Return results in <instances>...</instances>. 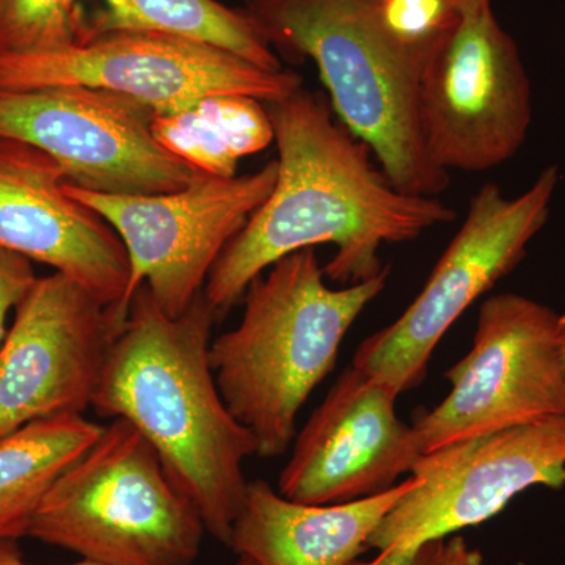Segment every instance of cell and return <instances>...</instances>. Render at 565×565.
Returning <instances> with one entry per match:
<instances>
[{"mask_svg":"<svg viewBox=\"0 0 565 565\" xmlns=\"http://www.w3.org/2000/svg\"><path fill=\"white\" fill-rule=\"evenodd\" d=\"M92 36L82 0H0V54L61 51Z\"/></svg>","mask_w":565,"mask_h":565,"instance_id":"obj_20","label":"cell"},{"mask_svg":"<svg viewBox=\"0 0 565 565\" xmlns=\"http://www.w3.org/2000/svg\"><path fill=\"white\" fill-rule=\"evenodd\" d=\"M416 482L411 475L363 500L303 504L255 479L248 482L228 546L255 565H349L370 548L371 535Z\"/></svg>","mask_w":565,"mask_h":565,"instance_id":"obj_16","label":"cell"},{"mask_svg":"<svg viewBox=\"0 0 565 565\" xmlns=\"http://www.w3.org/2000/svg\"><path fill=\"white\" fill-rule=\"evenodd\" d=\"M559 343L565 356V315H559Z\"/></svg>","mask_w":565,"mask_h":565,"instance_id":"obj_26","label":"cell"},{"mask_svg":"<svg viewBox=\"0 0 565 565\" xmlns=\"http://www.w3.org/2000/svg\"><path fill=\"white\" fill-rule=\"evenodd\" d=\"M266 107L278 150L277 181L212 266L203 292L218 315L294 252L332 244L326 278L356 285L385 269L384 245L412 243L455 221L456 211L438 196L399 191L375 167L370 148L334 120L319 93L302 87Z\"/></svg>","mask_w":565,"mask_h":565,"instance_id":"obj_1","label":"cell"},{"mask_svg":"<svg viewBox=\"0 0 565 565\" xmlns=\"http://www.w3.org/2000/svg\"><path fill=\"white\" fill-rule=\"evenodd\" d=\"M152 117L136 99L82 85L0 90V137L50 154L68 184L109 195L174 192L206 177L156 140Z\"/></svg>","mask_w":565,"mask_h":565,"instance_id":"obj_11","label":"cell"},{"mask_svg":"<svg viewBox=\"0 0 565 565\" xmlns=\"http://www.w3.org/2000/svg\"><path fill=\"white\" fill-rule=\"evenodd\" d=\"M156 140L212 178L236 177L237 163L274 141L266 103L245 95H212L185 109L154 114Z\"/></svg>","mask_w":565,"mask_h":565,"instance_id":"obj_18","label":"cell"},{"mask_svg":"<svg viewBox=\"0 0 565 565\" xmlns=\"http://www.w3.org/2000/svg\"><path fill=\"white\" fill-rule=\"evenodd\" d=\"M54 85L114 92L169 114L212 95L280 102L303 79L296 71L262 68L210 44L156 32H106L66 50L0 54V90Z\"/></svg>","mask_w":565,"mask_h":565,"instance_id":"obj_9","label":"cell"},{"mask_svg":"<svg viewBox=\"0 0 565 565\" xmlns=\"http://www.w3.org/2000/svg\"><path fill=\"white\" fill-rule=\"evenodd\" d=\"M390 270L333 289L318 253L303 248L248 285L239 326L212 341L210 360L226 407L256 438L259 457L288 451L300 408L334 370L345 334L384 291Z\"/></svg>","mask_w":565,"mask_h":565,"instance_id":"obj_4","label":"cell"},{"mask_svg":"<svg viewBox=\"0 0 565 565\" xmlns=\"http://www.w3.org/2000/svg\"><path fill=\"white\" fill-rule=\"evenodd\" d=\"M204 533L150 441L114 418L55 479L28 537L98 565H192Z\"/></svg>","mask_w":565,"mask_h":565,"instance_id":"obj_5","label":"cell"},{"mask_svg":"<svg viewBox=\"0 0 565 565\" xmlns=\"http://www.w3.org/2000/svg\"><path fill=\"white\" fill-rule=\"evenodd\" d=\"M426 150L446 173L486 172L514 158L533 121V92L492 0H468L438 40L419 84Z\"/></svg>","mask_w":565,"mask_h":565,"instance_id":"obj_7","label":"cell"},{"mask_svg":"<svg viewBox=\"0 0 565 565\" xmlns=\"http://www.w3.org/2000/svg\"><path fill=\"white\" fill-rule=\"evenodd\" d=\"M120 330L79 282L58 273L36 278L0 349V438L41 419L84 415Z\"/></svg>","mask_w":565,"mask_h":565,"instance_id":"obj_13","label":"cell"},{"mask_svg":"<svg viewBox=\"0 0 565 565\" xmlns=\"http://www.w3.org/2000/svg\"><path fill=\"white\" fill-rule=\"evenodd\" d=\"M217 316L202 292L170 318L140 285L107 352L92 407L140 430L206 533L228 545L250 482L244 463L258 456V441L234 418L215 382L210 349Z\"/></svg>","mask_w":565,"mask_h":565,"instance_id":"obj_2","label":"cell"},{"mask_svg":"<svg viewBox=\"0 0 565 565\" xmlns=\"http://www.w3.org/2000/svg\"><path fill=\"white\" fill-rule=\"evenodd\" d=\"M102 430L84 415H66L0 438V542L28 537L47 490Z\"/></svg>","mask_w":565,"mask_h":565,"instance_id":"obj_17","label":"cell"},{"mask_svg":"<svg viewBox=\"0 0 565 565\" xmlns=\"http://www.w3.org/2000/svg\"><path fill=\"white\" fill-rule=\"evenodd\" d=\"M441 565H486V563L479 550L470 548L460 535H455L445 544Z\"/></svg>","mask_w":565,"mask_h":565,"instance_id":"obj_23","label":"cell"},{"mask_svg":"<svg viewBox=\"0 0 565 565\" xmlns=\"http://www.w3.org/2000/svg\"><path fill=\"white\" fill-rule=\"evenodd\" d=\"M275 52L311 58L330 107L399 191L438 196V169L419 126V84L457 10L437 0H245Z\"/></svg>","mask_w":565,"mask_h":565,"instance_id":"obj_3","label":"cell"},{"mask_svg":"<svg viewBox=\"0 0 565 565\" xmlns=\"http://www.w3.org/2000/svg\"><path fill=\"white\" fill-rule=\"evenodd\" d=\"M397 394L359 367L344 373L294 438L278 492L303 504H343L384 493L419 455L396 415Z\"/></svg>","mask_w":565,"mask_h":565,"instance_id":"obj_14","label":"cell"},{"mask_svg":"<svg viewBox=\"0 0 565 565\" xmlns=\"http://www.w3.org/2000/svg\"><path fill=\"white\" fill-rule=\"evenodd\" d=\"M445 544V539H437L419 545H393L381 550L374 559H355L349 565H441Z\"/></svg>","mask_w":565,"mask_h":565,"instance_id":"obj_22","label":"cell"},{"mask_svg":"<svg viewBox=\"0 0 565 565\" xmlns=\"http://www.w3.org/2000/svg\"><path fill=\"white\" fill-rule=\"evenodd\" d=\"M31 259L0 248V349L9 333V316L36 280Z\"/></svg>","mask_w":565,"mask_h":565,"instance_id":"obj_21","label":"cell"},{"mask_svg":"<svg viewBox=\"0 0 565 565\" xmlns=\"http://www.w3.org/2000/svg\"><path fill=\"white\" fill-rule=\"evenodd\" d=\"M437 2L445 6L446 9L459 10L465 2H468V0H437Z\"/></svg>","mask_w":565,"mask_h":565,"instance_id":"obj_25","label":"cell"},{"mask_svg":"<svg viewBox=\"0 0 565 565\" xmlns=\"http://www.w3.org/2000/svg\"><path fill=\"white\" fill-rule=\"evenodd\" d=\"M418 482L388 512L370 548L419 545L481 525L534 486H565V415L444 446L416 460Z\"/></svg>","mask_w":565,"mask_h":565,"instance_id":"obj_12","label":"cell"},{"mask_svg":"<svg viewBox=\"0 0 565 565\" xmlns=\"http://www.w3.org/2000/svg\"><path fill=\"white\" fill-rule=\"evenodd\" d=\"M277 159L258 172L202 177L180 191L109 195L65 184L73 199L109 223L128 253L126 307L147 286L163 313L178 318L203 292L223 248L273 192Z\"/></svg>","mask_w":565,"mask_h":565,"instance_id":"obj_10","label":"cell"},{"mask_svg":"<svg viewBox=\"0 0 565 565\" xmlns=\"http://www.w3.org/2000/svg\"><path fill=\"white\" fill-rule=\"evenodd\" d=\"M93 35L115 31L166 33L232 52L262 68L282 70L277 52L247 10L217 0H102Z\"/></svg>","mask_w":565,"mask_h":565,"instance_id":"obj_19","label":"cell"},{"mask_svg":"<svg viewBox=\"0 0 565 565\" xmlns=\"http://www.w3.org/2000/svg\"><path fill=\"white\" fill-rule=\"evenodd\" d=\"M46 152L0 137V248L79 282L125 323L131 267L117 232L65 191Z\"/></svg>","mask_w":565,"mask_h":565,"instance_id":"obj_15","label":"cell"},{"mask_svg":"<svg viewBox=\"0 0 565 565\" xmlns=\"http://www.w3.org/2000/svg\"><path fill=\"white\" fill-rule=\"evenodd\" d=\"M557 184L559 169L548 166L519 196H505L494 182L482 185L422 292L396 321L363 340L353 366L397 396L422 385L446 332L525 258L548 221Z\"/></svg>","mask_w":565,"mask_h":565,"instance_id":"obj_6","label":"cell"},{"mask_svg":"<svg viewBox=\"0 0 565 565\" xmlns=\"http://www.w3.org/2000/svg\"><path fill=\"white\" fill-rule=\"evenodd\" d=\"M0 565H33L22 557L20 548H18L17 542H0ZM71 565H98L88 563V561H81L77 564ZM234 565H255L247 557L239 556Z\"/></svg>","mask_w":565,"mask_h":565,"instance_id":"obj_24","label":"cell"},{"mask_svg":"<svg viewBox=\"0 0 565 565\" xmlns=\"http://www.w3.org/2000/svg\"><path fill=\"white\" fill-rule=\"evenodd\" d=\"M448 396L414 418L419 455L565 415L559 315L519 294L487 297L471 351L445 374Z\"/></svg>","mask_w":565,"mask_h":565,"instance_id":"obj_8","label":"cell"}]
</instances>
